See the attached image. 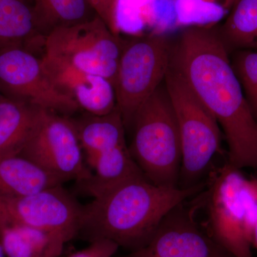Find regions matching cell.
<instances>
[{"label":"cell","instance_id":"6da1fadb","mask_svg":"<svg viewBox=\"0 0 257 257\" xmlns=\"http://www.w3.org/2000/svg\"><path fill=\"white\" fill-rule=\"evenodd\" d=\"M214 27L184 29L173 45L171 66L215 117L227 143L226 163L257 170V119Z\"/></svg>","mask_w":257,"mask_h":257},{"label":"cell","instance_id":"7a4b0ae2","mask_svg":"<svg viewBox=\"0 0 257 257\" xmlns=\"http://www.w3.org/2000/svg\"><path fill=\"white\" fill-rule=\"evenodd\" d=\"M207 182L190 187L152 183L145 176L125 181L83 206L77 237L114 241L130 251L143 247L174 208L202 192Z\"/></svg>","mask_w":257,"mask_h":257},{"label":"cell","instance_id":"3957f363","mask_svg":"<svg viewBox=\"0 0 257 257\" xmlns=\"http://www.w3.org/2000/svg\"><path fill=\"white\" fill-rule=\"evenodd\" d=\"M201 193L207 211V231L234 257H253L257 221V179L226 163L209 173Z\"/></svg>","mask_w":257,"mask_h":257},{"label":"cell","instance_id":"277c9868","mask_svg":"<svg viewBox=\"0 0 257 257\" xmlns=\"http://www.w3.org/2000/svg\"><path fill=\"white\" fill-rule=\"evenodd\" d=\"M130 127L133 138L128 150L145 177L157 185L179 187L182 143L165 87H159L138 108Z\"/></svg>","mask_w":257,"mask_h":257},{"label":"cell","instance_id":"5b68a950","mask_svg":"<svg viewBox=\"0 0 257 257\" xmlns=\"http://www.w3.org/2000/svg\"><path fill=\"white\" fill-rule=\"evenodd\" d=\"M164 82L182 143L179 186L192 187L210 172L214 159L221 152L222 133L214 115L171 65Z\"/></svg>","mask_w":257,"mask_h":257},{"label":"cell","instance_id":"8992f818","mask_svg":"<svg viewBox=\"0 0 257 257\" xmlns=\"http://www.w3.org/2000/svg\"><path fill=\"white\" fill-rule=\"evenodd\" d=\"M172 49L170 39L163 33L125 42L115 84L117 107L125 128H130L138 108L165 81Z\"/></svg>","mask_w":257,"mask_h":257},{"label":"cell","instance_id":"52a82bcc","mask_svg":"<svg viewBox=\"0 0 257 257\" xmlns=\"http://www.w3.org/2000/svg\"><path fill=\"white\" fill-rule=\"evenodd\" d=\"M45 54L75 68L109 79L115 87L125 42L97 15L52 30L45 37Z\"/></svg>","mask_w":257,"mask_h":257},{"label":"cell","instance_id":"ba28073f","mask_svg":"<svg viewBox=\"0 0 257 257\" xmlns=\"http://www.w3.org/2000/svg\"><path fill=\"white\" fill-rule=\"evenodd\" d=\"M62 182L77 183L89 178L84 152L73 120L41 109L40 116L20 155Z\"/></svg>","mask_w":257,"mask_h":257},{"label":"cell","instance_id":"9c48e42d","mask_svg":"<svg viewBox=\"0 0 257 257\" xmlns=\"http://www.w3.org/2000/svg\"><path fill=\"white\" fill-rule=\"evenodd\" d=\"M0 91L7 97L64 116L80 109L52 81L42 58L24 47L0 50Z\"/></svg>","mask_w":257,"mask_h":257},{"label":"cell","instance_id":"30bf717a","mask_svg":"<svg viewBox=\"0 0 257 257\" xmlns=\"http://www.w3.org/2000/svg\"><path fill=\"white\" fill-rule=\"evenodd\" d=\"M83 206L62 185L20 197H0V218L62 236L77 238Z\"/></svg>","mask_w":257,"mask_h":257},{"label":"cell","instance_id":"8fae6325","mask_svg":"<svg viewBox=\"0 0 257 257\" xmlns=\"http://www.w3.org/2000/svg\"><path fill=\"white\" fill-rule=\"evenodd\" d=\"M184 203L167 214L145 246L117 257H234L196 220L199 201L189 208Z\"/></svg>","mask_w":257,"mask_h":257},{"label":"cell","instance_id":"7c38bea8","mask_svg":"<svg viewBox=\"0 0 257 257\" xmlns=\"http://www.w3.org/2000/svg\"><path fill=\"white\" fill-rule=\"evenodd\" d=\"M42 62L51 79L88 114L104 116L117 107L114 84L105 77L87 73L46 55Z\"/></svg>","mask_w":257,"mask_h":257},{"label":"cell","instance_id":"4fadbf2b","mask_svg":"<svg viewBox=\"0 0 257 257\" xmlns=\"http://www.w3.org/2000/svg\"><path fill=\"white\" fill-rule=\"evenodd\" d=\"M85 162L92 174L89 178L77 184L79 188L92 197L128 179L145 176L126 144L99 154Z\"/></svg>","mask_w":257,"mask_h":257},{"label":"cell","instance_id":"5bb4252c","mask_svg":"<svg viewBox=\"0 0 257 257\" xmlns=\"http://www.w3.org/2000/svg\"><path fill=\"white\" fill-rule=\"evenodd\" d=\"M66 243L55 233L0 218V243L6 257H59Z\"/></svg>","mask_w":257,"mask_h":257},{"label":"cell","instance_id":"9a60e30c","mask_svg":"<svg viewBox=\"0 0 257 257\" xmlns=\"http://www.w3.org/2000/svg\"><path fill=\"white\" fill-rule=\"evenodd\" d=\"M64 182L21 155L0 157V197H20Z\"/></svg>","mask_w":257,"mask_h":257},{"label":"cell","instance_id":"2e32d148","mask_svg":"<svg viewBox=\"0 0 257 257\" xmlns=\"http://www.w3.org/2000/svg\"><path fill=\"white\" fill-rule=\"evenodd\" d=\"M41 109L25 101L0 99V157L20 155Z\"/></svg>","mask_w":257,"mask_h":257},{"label":"cell","instance_id":"e0dca14e","mask_svg":"<svg viewBox=\"0 0 257 257\" xmlns=\"http://www.w3.org/2000/svg\"><path fill=\"white\" fill-rule=\"evenodd\" d=\"M72 120L85 161L126 144L125 125L118 107L104 116L87 114Z\"/></svg>","mask_w":257,"mask_h":257},{"label":"cell","instance_id":"ac0fdd59","mask_svg":"<svg viewBox=\"0 0 257 257\" xmlns=\"http://www.w3.org/2000/svg\"><path fill=\"white\" fill-rule=\"evenodd\" d=\"M40 32L33 5L28 0H0V50L24 47Z\"/></svg>","mask_w":257,"mask_h":257},{"label":"cell","instance_id":"d6986e66","mask_svg":"<svg viewBox=\"0 0 257 257\" xmlns=\"http://www.w3.org/2000/svg\"><path fill=\"white\" fill-rule=\"evenodd\" d=\"M219 32L228 50L257 49V0H239Z\"/></svg>","mask_w":257,"mask_h":257},{"label":"cell","instance_id":"ffe728a7","mask_svg":"<svg viewBox=\"0 0 257 257\" xmlns=\"http://www.w3.org/2000/svg\"><path fill=\"white\" fill-rule=\"evenodd\" d=\"M33 7L40 31L46 35L54 29L92 18L86 0H34Z\"/></svg>","mask_w":257,"mask_h":257},{"label":"cell","instance_id":"44dd1931","mask_svg":"<svg viewBox=\"0 0 257 257\" xmlns=\"http://www.w3.org/2000/svg\"><path fill=\"white\" fill-rule=\"evenodd\" d=\"M231 62L248 105L257 119V52L238 50Z\"/></svg>","mask_w":257,"mask_h":257},{"label":"cell","instance_id":"7402d4cb","mask_svg":"<svg viewBox=\"0 0 257 257\" xmlns=\"http://www.w3.org/2000/svg\"><path fill=\"white\" fill-rule=\"evenodd\" d=\"M87 4L96 15L99 17L109 27L111 31L118 35V28L116 25V6L117 0H86Z\"/></svg>","mask_w":257,"mask_h":257},{"label":"cell","instance_id":"603a6c76","mask_svg":"<svg viewBox=\"0 0 257 257\" xmlns=\"http://www.w3.org/2000/svg\"><path fill=\"white\" fill-rule=\"evenodd\" d=\"M119 246L108 239H98L88 247L69 255L68 257H114Z\"/></svg>","mask_w":257,"mask_h":257},{"label":"cell","instance_id":"cb8c5ba5","mask_svg":"<svg viewBox=\"0 0 257 257\" xmlns=\"http://www.w3.org/2000/svg\"><path fill=\"white\" fill-rule=\"evenodd\" d=\"M253 246L257 248V221L253 231Z\"/></svg>","mask_w":257,"mask_h":257},{"label":"cell","instance_id":"d4e9b609","mask_svg":"<svg viewBox=\"0 0 257 257\" xmlns=\"http://www.w3.org/2000/svg\"><path fill=\"white\" fill-rule=\"evenodd\" d=\"M0 257H6L4 251H3V248L2 247L1 243H0Z\"/></svg>","mask_w":257,"mask_h":257},{"label":"cell","instance_id":"484cf974","mask_svg":"<svg viewBox=\"0 0 257 257\" xmlns=\"http://www.w3.org/2000/svg\"><path fill=\"white\" fill-rule=\"evenodd\" d=\"M2 96H3V94H2L1 91H0V99H1Z\"/></svg>","mask_w":257,"mask_h":257}]
</instances>
